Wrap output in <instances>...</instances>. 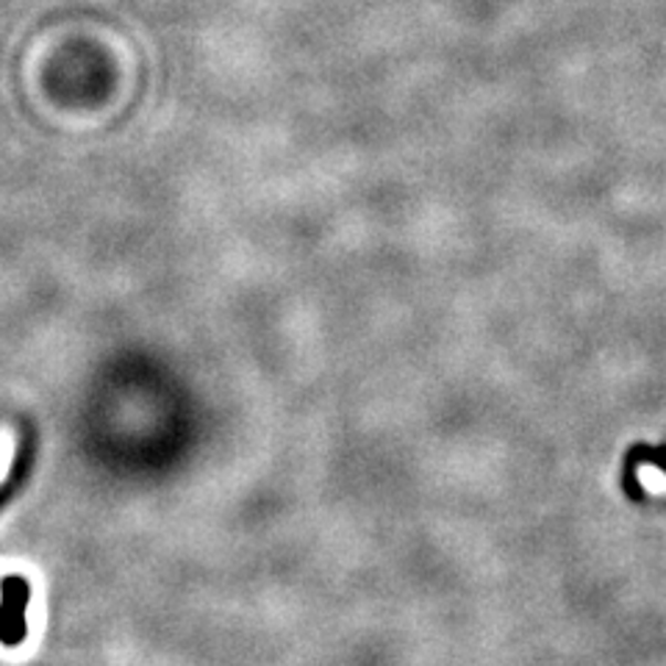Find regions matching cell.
Returning a JSON list of instances; mask_svg holds the SVG:
<instances>
[{"instance_id":"1","label":"cell","mask_w":666,"mask_h":666,"mask_svg":"<svg viewBox=\"0 0 666 666\" xmlns=\"http://www.w3.org/2000/svg\"><path fill=\"white\" fill-rule=\"evenodd\" d=\"M636 480L647 495H666V473H660L655 464H638Z\"/></svg>"}]
</instances>
